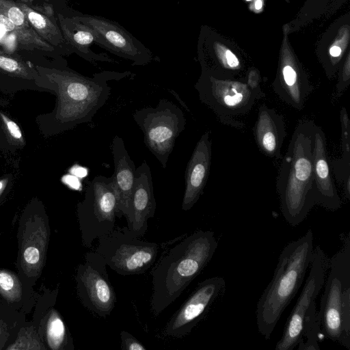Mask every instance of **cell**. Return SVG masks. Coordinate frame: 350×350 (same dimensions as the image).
<instances>
[{
  "label": "cell",
  "mask_w": 350,
  "mask_h": 350,
  "mask_svg": "<svg viewBox=\"0 0 350 350\" xmlns=\"http://www.w3.org/2000/svg\"><path fill=\"white\" fill-rule=\"evenodd\" d=\"M225 59L228 68L237 69L239 67L240 64L238 58L230 50L226 51Z\"/></svg>",
  "instance_id": "32"
},
{
  "label": "cell",
  "mask_w": 350,
  "mask_h": 350,
  "mask_svg": "<svg viewBox=\"0 0 350 350\" xmlns=\"http://www.w3.org/2000/svg\"><path fill=\"white\" fill-rule=\"evenodd\" d=\"M257 145L266 155L281 158V148L286 135L285 121L275 110L262 104L254 126Z\"/></svg>",
  "instance_id": "18"
},
{
  "label": "cell",
  "mask_w": 350,
  "mask_h": 350,
  "mask_svg": "<svg viewBox=\"0 0 350 350\" xmlns=\"http://www.w3.org/2000/svg\"><path fill=\"white\" fill-rule=\"evenodd\" d=\"M200 101L208 106L224 124L243 129L241 118L248 114L262 98L246 83L224 78L204 70L195 85Z\"/></svg>",
  "instance_id": "6"
},
{
  "label": "cell",
  "mask_w": 350,
  "mask_h": 350,
  "mask_svg": "<svg viewBox=\"0 0 350 350\" xmlns=\"http://www.w3.org/2000/svg\"><path fill=\"white\" fill-rule=\"evenodd\" d=\"M311 230L282 250L271 281L260 297L256 310L259 333L270 336L280 317L299 289L313 254Z\"/></svg>",
  "instance_id": "4"
},
{
  "label": "cell",
  "mask_w": 350,
  "mask_h": 350,
  "mask_svg": "<svg viewBox=\"0 0 350 350\" xmlns=\"http://www.w3.org/2000/svg\"><path fill=\"white\" fill-rule=\"evenodd\" d=\"M36 69L47 91L56 96L53 109L36 118L38 128L45 137L91 122L110 95L111 88L107 82L120 80L131 74L128 71H103L90 77L67 67L66 64L36 65Z\"/></svg>",
  "instance_id": "1"
},
{
  "label": "cell",
  "mask_w": 350,
  "mask_h": 350,
  "mask_svg": "<svg viewBox=\"0 0 350 350\" xmlns=\"http://www.w3.org/2000/svg\"><path fill=\"white\" fill-rule=\"evenodd\" d=\"M121 349L123 350H146V348L133 336L126 331L120 332Z\"/></svg>",
  "instance_id": "30"
},
{
  "label": "cell",
  "mask_w": 350,
  "mask_h": 350,
  "mask_svg": "<svg viewBox=\"0 0 350 350\" xmlns=\"http://www.w3.org/2000/svg\"><path fill=\"white\" fill-rule=\"evenodd\" d=\"M313 201L314 205L329 211L338 210L342 205L331 174L325 136L322 129L317 124L313 143Z\"/></svg>",
  "instance_id": "15"
},
{
  "label": "cell",
  "mask_w": 350,
  "mask_h": 350,
  "mask_svg": "<svg viewBox=\"0 0 350 350\" xmlns=\"http://www.w3.org/2000/svg\"><path fill=\"white\" fill-rule=\"evenodd\" d=\"M316 124L300 121L291 137L276 181L280 210L288 224L298 226L314 206L313 143Z\"/></svg>",
  "instance_id": "3"
},
{
  "label": "cell",
  "mask_w": 350,
  "mask_h": 350,
  "mask_svg": "<svg viewBox=\"0 0 350 350\" xmlns=\"http://www.w3.org/2000/svg\"><path fill=\"white\" fill-rule=\"evenodd\" d=\"M320 332V319L318 316L315 303L306 312L304 322L302 338L298 344V349L319 350L318 340Z\"/></svg>",
  "instance_id": "26"
},
{
  "label": "cell",
  "mask_w": 350,
  "mask_h": 350,
  "mask_svg": "<svg viewBox=\"0 0 350 350\" xmlns=\"http://www.w3.org/2000/svg\"><path fill=\"white\" fill-rule=\"evenodd\" d=\"M133 119L143 131L146 146L165 169L175 141L185 129L183 111L175 103L162 98L155 107L137 110Z\"/></svg>",
  "instance_id": "8"
},
{
  "label": "cell",
  "mask_w": 350,
  "mask_h": 350,
  "mask_svg": "<svg viewBox=\"0 0 350 350\" xmlns=\"http://www.w3.org/2000/svg\"><path fill=\"white\" fill-rule=\"evenodd\" d=\"M2 330H3L2 325H1V323H0V336L2 333Z\"/></svg>",
  "instance_id": "39"
},
{
  "label": "cell",
  "mask_w": 350,
  "mask_h": 350,
  "mask_svg": "<svg viewBox=\"0 0 350 350\" xmlns=\"http://www.w3.org/2000/svg\"><path fill=\"white\" fill-rule=\"evenodd\" d=\"M32 221L25 232L21 250L22 267L29 275L39 273L47 243V232L42 219L38 218Z\"/></svg>",
  "instance_id": "21"
},
{
  "label": "cell",
  "mask_w": 350,
  "mask_h": 350,
  "mask_svg": "<svg viewBox=\"0 0 350 350\" xmlns=\"http://www.w3.org/2000/svg\"><path fill=\"white\" fill-rule=\"evenodd\" d=\"M247 1H250V0H247Z\"/></svg>",
  "instance_id": "40"
},
{
  "label": "cell",
  "mask_w": 350,
  "mask_h": 350,
  "mask_svg": "<svg viewBox=\"0 0 350 350\" xmlns=\"http://www.w3.org/2000/svg\"><path fill=\"white\" fill-rule=\"evenodd\" d=\"M255 7L257 10H259L262 7V1L260 0H257L255 3Z\"/></svg>",
  "instance_id": "37"
},
{
  "label": "cell",
  "mask_w": 350,
  "mask_h": 350,
  "mask_svg": "<svg viewBox=\"0 0 350 350\" xmlns=\"http://www.w3.org/2000/svg\"><path fill=\"white\" fill-rule=\"evenodd\" d=\"M0 28L7 35L14 38L18 46L22 49L46 52H52L55 50L53 46L41 39L36 31H29L18 27L10 19L1 12Z\"/></svg>",
  "instance_id": "23"
},
{
  "label": "cell",
  "mask_w": 350,
  "mask_h": 350,
  "mask_svg": "<svg viewBox=\"0 0 350 350\" xmlns=\"http://www.w3.org/2000/svg\"><path fill=\"white\" fill-rule=\"evenodd\" d=\"M44 347L36 339L31 333L25 332L21 334L15 342L10 345L7 349H42Z\"/></svg>",
  "instance_id": "28"
},
{
  "label": "cell",
  "mask_w": 350,
  "mask_h": 350,
  "mask_svg": "<svg viewBox=\"0 0 350 350\" xmlns=\"http://www.w3.org/2000/svg\"><path fill=\"white\" fill-rule=\"evenodd\" d=\"M156 200L153 192L150 167L146 161L135 170L134 185L128 208L127 227L136 237H143L148 229V220L154 217Z\"/></svg>",
  "instance_id": "14"
},
{
  "label": "cell",
  "mask_w": 350,
  "mask_h": 350,
  "mask_svg": "<svg viewBox=\"0 0 350 350\" xmlns=\"http://www.w3.org/2000/svg\"><path fill=\"white\" fill-rule=\"evenodd\" d=\"M64 183L73 189H79L81 187V183L79 178L74 175H66L63 177Z\"/></svg>",
  "instance_id": "33"
},
{
  "label": "cell",
  "mask_w": 350,
  "mask_h": 350,
  "mask_svg": "<svg viewBox=\"0 0 350 350\" xmlns=\"http://www.w3.org/2000/svg\"><path fill=\"white\" fill-rule=\"evenodd\" d=\"M70 172L72 175L78 178H83L88 174L87 169L80 165L72 166Z\"/></svg>",
  "instance_id": "35"
},
{
  "label": "cell",
  "mask_w": 350,
  "mask_h": 350,
  "mask_svg": "<svg viewBox=\"0 0 350 350\" xmlns=\"http://www.w3.org/2000/svg\"><path fill=\"white\" fill-rule=\"evenodd\" d=\"M95 252L107 266L122 275L144 273L155 262L159 252L156 243L136 237L123 228L98 239Z\"/></svg>",
  "instance_id": "9"
},
{
  "label": "cell",
  "mask_w": 350,
  "mask_h": 350,
  "mask_svg": "<svg viewBox=\"0 0 350 350\" xmlns=\"http://www.w3.org/2000/svg\"><path fill=\"white\" fill-rule=\"evenodd\" d=\"M75 16L93 29L96 36V44L131 61L133 66H145L152 61L150 49L116 21L81 12H76Z\"/></svg>",
  "instance_id": "12"
},
{
  "label": "cell",
  "mask_w": 350,
  "mask_h": 350,
  "mask_svg": "<svg viewBox=\"0 0 350 350\" xmlns=\"http://www.w3.org/2000/svg\"><path fill=\"white\" fill-rule=\"evenodd\" d=\"M341 125V158L329 162L336 178L342 184L344 193L350 199V122L347 109L342 107L340 112Z\"/></svg>",
  "instance_id": "22"
},
{
  "label": "cell",
  "mask_w": 350,
  "mask_h": 350,
  "mask_svg": "<svg viewBox=\"0 0 350 350\" xmlns=\"http://www.w3.org/2000/svg\"><path fill=\"white\" fill-rule=\"evenodd\" d=\"M225 280L219 276L200 282L181 307L171 317L163 334L181 338L189 334L205 317L212 304L225 292Z\"/></svg>",
  "instance_id": "13"
},
{
  "label": "cell",
  "mask_w": 350,
  "mask_h": 350,
  "mask_svg": "<svg viewBox=\"0 0 350 350\" xmlns=\"http://www.w3.org/2000/svg\"><path fill=\"white\" fill-rule=\"evenodd\" d=\"M77 213L85 247H92L95 239L113 231L116 217H121L113 176H96L90 181Z\"/></svg>",
  "instance_id": "7"
},
{
  "label": "cell",
  "mask_w": 350,
  "mask_h": 350,
  "mask_svg": "<svg viewBox=\"0 0 350 350\" xmlns=\"http://www.w3.org/2000/svg\"><path fill=\"white\" fill-rule=\"evenodd\" d=\"M341 49L339 46H334L329 49V53L332 57H338L340 55Z\"/></svg>",
  "instance_id": "36"
},
{
  "label": "cell",
  "mask_w": 350,
  "mask_h": 350,
  "mask_svg": "<svg viewBox=\"0 0 350 350\" xmlns=\"http://www.w3.org/2000/svg\"><path fill=\"white\" fill-rule=\"evenodd\" d=\"M107 266L100 254L95 251L89 252L84 263L79 265L76 275L77 293L81 303L102 318L111 313L117 301Z\"/></svg>",
  "instance_id": "10"
},
{
  "label": "cell",
  "mask_w": 350,
  "mask_h": 350,
  "mask_svg": "<svg viewBox=\"0 0 350 350\" xmlns=\"http://www.w3.org/2000/svg\"><path fill=\"white\" fill-rule=\"evenodd\" d=\"M114 163V187L118 197L120 217L127 215L131 193L134 185L135 165L131 159L122 138L116 135L111 144Z\"/></svg>",
  "instance_id": "19"
},
{
  "label": "cell",
  "mask_w": 350,
  "mask_h": 350,
  "mask_svg": "<svg viewBox=\"0 0 350 350\" xmlns=\"http://www.w3.org/2000/svg\"><path fill=\"white\" fill-rule=\"evenodd\" d=\"M16 3L24 13L31 27L41 39L54 48H65L70 51L57 19L54 16L55 12L51 5L38 8L31 7L20 1Z\"/></svg>",
  "instance_id": "20"
},
{
  "label": "cell",
  "mask_w": 350,
  "mask_h": 350,
  "mask_svg": "<svg viewBox=\"0 0 350 350\" xmlns=\"http://www.w3.org/2000/svg\"><path fill=\"white\" fill-rule=\"evenodd\" d=\"M246 83L247 86L262 98L265 94L260 87V77L256 70H251L247 75Z\"/></svg>",
  "instance_id": "31"
},
{
  "label": "cell",
  "mask_w": 350,
  "mask_h": 350,
  "mask_svg": "<svg viewBox=\"0 0 350 350\" xmlns=\"http://www.w3.org/2000/svg\"><path fill=\"white\" fill-rule=\"evenodd\" d=\"M329 260L320 246L314 248L308 276L287 319L282 336L276 343V350H293L301 341L306 312L316 303V298L324 285Z\"/></svg>",
  "instance_id": "11"
},
{
  "label": "cell",
  "mask_w": 350,
  "mask_h": 350,
  "mask_svg": "<svg viewBox=\"0 0 350 350\" xmlns=\"http://www.w3.org/2000/svg\"><path fill=\"white\" fill-rule=\"evenodd\" d=\"M350 81V66H349V57L347 59L346 62L345 63L340 78L337 83L336 88L335 89V93L334 94V97L336 98H339L342 93L347 88L349 85Z\"/></svg>",
  "instance_id": "29"
},
{
  "label": "cell",
  "mask_w": 350,
  "mask_h": 350,
  "mask_svg": "<svg viewBox=\"0 0 350 350\" xmlns=\"http://www.w3.org/2000/svg\"><path fill=\"white\" fill-rule=\"evenodd\" d=\"M25 145L24 135L18 124L0 109V149L14 153L22 150Z\"/></svg>",
  "instance_id": "24"
},
{
  "label": "cell",
  "mask_w": 350,
  "mask_h": 350,
  "mask_svg": "<svg viewBox=\"0 0 350 350\" xmlns=\"http://www.w3.org/2000/svg\"><path fill=\"white\" fill-rule=\"evenodd\" d=\"M18 1L20 2L29 5L30 3H33V1L34 0H18ZM45 1H48L49 0H45Z\"/></svg>",
  "instance_id": "38"
},
{
  "label": "cell",
  "mask_w": 350,
  "mask_h": 350,
  "mask_svg": "<svg viewBox=\"0 0 350 350\" xmlns=\"http://www.w3.org/2000/svg\"><path fill=\"white\" fill-rule=\"evenodd\" d=\"M21 285L13 273L0 269V295L8 301H18L21 298Z\"/></svg>",
  "instance_id": "27"
},
{
  "label": "cell",
  "mask_w": 350,
  "mask_h": 350,
  "mask_svg": "<svg viewBox=\"0 0 350 350\" xmlns=\"http://www.w3.org/2000/svg\"><path fill=\"white\" fill-rule=\"evenodd\" d=\"M46 338L47 344L51 349L59 350L73 348L65 324L58 314L52 310L49 314L46 324Z\"/></svg>",
  "instance_id": "25"
},
{
  "label": "cell",
  "mask_w": 350,
  "mask_h": 350,
  "mask_svg": "<svg viewBox=\"0 0 350 350\" xmlns=\"http://www.w3.org/2000/svg\"><path fill=\"white\" fill-rule=\"evenodd\" d=\"M342 246L329 260V274L318 316L321 332L350 349V232L340 235Z\"/></svg>",
  "instance_id": "5"
},
{
  "label": "cell",
  "mask_w": 350,
  "mask_h": 350,
  "mask_svg": "<svg viewBox=\"0 0 350 350\" xmlns=\"http://www.w3.org/2000/svg\"><path fill=\"white\" fill-rule=\"evenodd\" d=\"M211 140L206 131L197 142L185 170L183 211L190 210L198 202L206 183L211 163Z\"/></svg>",
  "instance_id": "16"
},
{
  "label": "cell",
  "mask_w": 350,
  "mask_h": 350,
  "mask_svg": "<svg viewBox=\"0 0 350 350\" xmlns=\"http://www.w3.org/2000/svg\"><path fill=\"white\" fill-rule=\"evenodd\" d=\"M218 242L211 230H197L171 247L151 272L150 310L158 316L174 302L213 258Z\"/></svg>",
  "instance_id": "2"
},
{
  "label": "cell",
  "mask_w": 350,
  "mask_h": 350,
  "mask_svg": "<svg viewBox=\"0 0 350 350\" xmlns=\"http://www.w3.org/2000/svg\"><path fill=\"white\" fill-rule=\"evenodd\" d=\"M75 14L57 13V23L70 53H77L93 64L98 62H116L107 54L97 53L91 49L96 44V36L92 29L77 18Z\"/></svg>",
  "instance_id": "17"
},
{
  "label": "cell",
  "mask_w": 350,
  "mask_h": 350,
  "mask_svg": "<svg viewBox=\"0 0 350 350\" xmlns=\"http://www.w3.org/2000/svg\"><path fill=\"white\" fill-rule=\"evenodd\" d=\"M12 179L13 178L11 174H5L0 177V198L11 185Z\"/></svg>",
  "instance_id": "34"
}]
</instances>
